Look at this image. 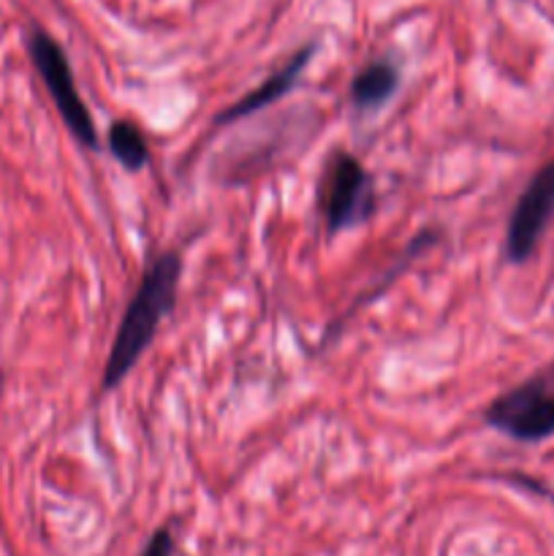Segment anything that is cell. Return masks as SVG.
I'll list each match as a JSON object with an SVG mask.
<instances>
[{"mask_svg":"<svg viewBox=\"0 0 554 556\" xmlns=\"http://www.w3.org/2000/svg\"><path fill=\"white\" fill-rule=\"evenodd\" d=\"M483 421L519 443L554 438V362L489 402Z\"/></svg>","mask_w":554,"mask_h":556,"instance_id":"2","label":"cell"},{"mask_svg":"<svg viewBox=\"0 0 554 556\" xmlns=\"http://www.w3.org/2000/svg\"><path fill=\"white\" fill-rule=\"evenodd\" d=\"M179 277H182V258L174 250L161 253L147 266L139 288H136L128 307H125L117 334H114L112 351H109L106 364H103V394L117 389L128 378L130 369L136 367V362L144 356L147 348L152 345L158 326L166 315H172L174 302H177Z\"/></svg>","mask_w":554,"mask_h":556,"instance_id":"1","label":"cell"},{"mask_svg":"<svg viewBox=\"0 0 554 556\" xmlns=\"http://www.w3.org/2000/svg\"><path fill=\"white\" fill-rule=\"evenodd\" d=\"M313 52H315V43H307V47H302L299 52H293L291 58H288V63H282L280 68L275 71V74L266 76V79L261 81L255 90H250L248 96L239 98L237 103H231V106L223 109V112L215 117L217 128H223V125L239 123V119L250 117V114L261 112V109L272 106V103H277L280 98H286L288 92L297 87L299 76H302V71L307 68Z\"/></svg>","mask_w":554,"mask_h":556,"instance_id":"6","label":"cell"},{"mask_svg":"<svg viewBox=\"0 0 554 556\" xmlns=\"http://www.w3.org/2000/svg\"><path fill=\"white\" fill-rule=\"evenodd\" d=\"M139 556H174V535L168 527L155 530V535L150 538V543L144 546V552Z\"/></svg>","mask_w":554,"mask_h":556,"instance_id":"9","label":"cell"},{"mask_svg":"<svg viewBox=\"0 0 554 556\" xmlns=\"http://www.w3.org/2000/svg\"><path fill=\"white\" fill-rule=\"evenodd\" d=\"M375 204V182L364 163L345 150L331 152L318 182V210L326 231L337 233L369 220Z\"/></svg>","mask_w":554,"mask_h":556,"instance_id":"3","label":"cell"},{"mask_svg":"<svg viewBox=\"0 0 554 556\" xmlns=\"http://www.w3.org/2000/svg\"><path fill=\"white\" fill-rule=\"evenodd\" d=\"M554 217V161L543 163L527 188L521 190L505 233V258L511 264H525L536 253L543 231Z\"/></svg>","mask_w":554,"mask_h":556,"instance_id":"5","label":"cell"},{"mask_svg":"<svg viewBox=\"0 0 554 556\" xmlns=\"http://www.w3.org/2000/svg\"><path fill=\"white\" fill-rule=\"evenodd\" d=\"M27 52H30L33 65H36L38 76H41L43 87L52 96L54 109L63 117L65 128L71 130L76 141L87 150L98 147V130L92 123V114L87 112L85 101H81L79 90H76L74 71H71L68 58H65L63 47L49 36L47 30L36 27L27 38Z\"/></svg>","mask_w":554,"mask_h":556,"instance_id":"4","label":"cell"},{"mask_svg":"<svg viewBox=\"0 0 554 556\" xmlns=\"http://www.w3.org/2000/svg\"><path fill=\"white\" fill-rule=\"evenodd\" d=\"M396 87H400V68L386 58L373 60L353 76L351 103L358 112H375L394 96Z\"/></svg>","mask_w":554,"mask_h":556,"instance_id":"7","label":"cell"},{"mask_svg":"<svg viewBox=\"0 0 554 556\" xmlns=\"http://www.w3.org/2000/svg\"><path fill=\"white\" fill-rule=\"evenodd\" d=\"M106 144L109 152L117 157V163H123L128 172H141L150 161V144H147L144 134L136 123L130 119H114L109 125L106 134Z\"/></svg>","mask_w":554,"mask_h":556,"instance_id":"8","label":"cell"}]
</instances>
